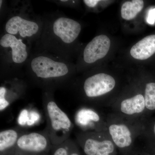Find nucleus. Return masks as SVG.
Wrapping results in <instances>:
<instances>
[{
    "mask_svg": "<svg viewBox=\"0 0 155 155\" xmlns=\"http://www.w3.org/2000/svg\"><path fill=\"white\" fill-rule=\"evenodd\" d=\"M43 107L47 120L46 129L53 145H58L69 138L73 123L57 104L50 93L45 94Z\"/></svg>",
    "mask_w": 155,
    "mask_h": 155,
    "instance_id": "nucleus-1",
    "label": "nucleus"
},
{
    "mask_svg": "<svg viewBox=\"0 0 155 155\" xmlns=\"http://www.w3.org/2000/svg\"><path fill=\"white\" fill-rule=\"evenodd\" d=\"M31 67L34 77L45 86H52L60 83L68 78L69 73L67 64L45 56L34 58Z\"/></svg>",
    "mask_w": 155,
    "mask_h": 155,
    "instance_id": "nucleus-2",
    "label": "nucleus"
},
{
    "mask_svg": "<svg viewBox=\"0 0 155 155\" xmlns=\"http://www.w3.org/2000/svg\"><path fill=\"white\" fill-rule=\"evenodd\" d=\"M52 146L46 128L25 132L18 139L14 155H48Z\"/></svg>",
    "mask_w": 155,
    "mask_h": 155,
    "instance_id": "nucleus-3",
    "label": "nucleus"
},
{
    "mask_svg": "<svg viewBox=\"0 0 155 155\" xmlns=\"http://www.w3.org/2000/svg\"><path fill=\"white\" fill-rule=\"evenodd\" d=\"M99 133L95 131L78 134L77 141L86 155H110L114 152V142L101 139Z\"/></svg>",
    "mask_w": 155,
    "mask_h": 155,
    "instance_id": "nucleus-4",
    "label": "nucleus"
},
{
    "mask_svg": "<svg viewBox=\"0 0 155 155\" xmlns=\"http://www.w3.org/2000/svg\"><path fill=\"white\" fill-rule=\"evenodd\" d=\"M115 85V79L111 75L99 73L87 78L84 83L83 89L87 98L94 99L111 91Z\"/></svg>",
    "mask_w": 155,
    "mask_h": 155,
    "instance_id": "nucleus-5",
    "label": "nucleus"
},
{
    "mask_svg": "<svg viewBox=\"0 0 155 155\" xmlns=\"http://www.w3.org/2000/svg\"><path fill=\"white\" fill-rule=\"evenodd\" d=\"M53 30L55 35L63 42L70 44L77 38L81 31V25L73 19L61 17L55 20Z\"/></svg>",
    "mask_w": 155,
    "mask_h": 155,
    "instance_id": "nucleus-6",
    "label": "nucleus"
},
{
    "mask_svg": "<svg viewBox=\"0 0 155 155\" xmlns=\"http://www.w3.org/2000/svg\"><path fill=\"white\" fill-rule=\"evenodd\" d=\"M110 46V41L105 35L94 38L86 46L84 51V60L87 64H92L104 58Z\"/></svg>",
    "mask_w": 155,
    "mask_h": 155,
    "instance_id": "nucleus-7",
    "label": "nucleus"
},
{
    "mask_svg": "<svg viewBox=\"0 0 155 155\" xmlns=\"http://www.w3.org/2000/svg\"><path fill=\"white\" fill-rule=\"evenodd\" d=\"M39 25L36 22L14 16L8 20L5 30L9 34L19 35L22 38L29 37L36 34L39 30Z\"/></svg>",
    "mask_w": 155,
    "mask_h": 155,
    "instance_id": "nucleus-8",
    "label": "nucleus"
},
{
    "mask_svg": "<svg viewBox=\"0 0 155 155\" xmlns=\"http://www.w3.org/2000/svg\"><path fill=\"white\" fill-rule=\"evenodd\" d=\"M0 45L2 47L11 49L14 63L22 64L26 61L28 57L26 45L22 40L17 38L15 35L5 34L0 40Z\"/></svg>",
    "mask_w": 155,
    "mask_h": 155,
    "instance_id": "nucleus-9",
    "label": "nucleus"
},
{
    "mask_svg": "<svg viewBox=\"0 0 155 155\" xmlns=\"http://www.w3.org/2000/svg\"><path fill=\"white\" fill-rule=\"evenodd\" d=\"M25 132L19 127L2 130L0 132V155H14L18 139Z\"/></svg>",
    "mask_w": 155,
    "mask_h": 155,
    "instance_id": "nucleus-10",
    "label": "nucleus"
},
{
    "mask_svg": "<svg viewBox=\"0 0 155 155\" xmlns=\"http://www.w3.org/2000/svg\"><path fill=\"white\" fill-rule=\"evenodd\" d=\"M155 53V35H149L131 48L130 54L134 59L145 60Z\"/></svg>",
    "mask_w": 155,
    "mask_h": 155,
    "instance_id": "nucleus-11",
    "label": "nucleus"
},
{
    "mask_svg": "<svg viewBox=\"0 0 155 155\" xmlns=\"http://www.w3.org/2000/svg\"><path fill=\"white\" fill-rule=\"evenodd\" d=\"M109 131L113 142L118 147L125 148L132 143L131 131L125 124H112L109 126Z\"/></svg>",
    "mask_w": 155,
    "mask_h": 155,
    "instance_id": "nucleus-12",
    "label": "nucleus"
},
{
    "mask_svg": "<svg viewBox=\"0 0 155 155\" xmlns=\"http://www.w3.org/2000/svg\"><path fill=\"white\" fill-rule=\"evenodd\" d=\"M76 124L84 130L95 129L97 131V124L100 121L99 114L92 109L82 108L75 115Z\"/></svg>",
    "mask_w": 155,
    "mask_h": 155,
    "instance_id": "nucleus-13",
    "label": "nucleus"
},
{
    "mask_svg": "<svg viewBox=\"0 0 155 155\" xmlns=\"http://www.w3.org/2000/svg\"><path fill=\"white\" fill-rule=\"evenodd\" d=\"M145 108L144 97L141 94L123 100L120 105L121 112L129 116L142 113Z\"/></svg>",
    "mask_w": 155,
    "mask_h": 155,
    "instance_id": "nucleus-14",
    "label": "nucleus"
},
{
    "mask_svg": "<svg viewBox=\"0 0 155 155\" xmlns=\"http://www.w3.org/2000/svg\"><path fill=\"white\" fill-rule=\"evenodd\" d=\"M144 6V2L142 0H133L125 2L121 8V16L125 20L133 19L139 13Z\"/></svg>",
    "mask_w": 155,
    "mask_h": 155,
    "instance_id": "nucleus-15",
    "label": "nucleus"
},
{
    "mask_svg": "<svg viewBox=\"0 0 155 155\" xmlns=\"http://www.w3.org/2000/svg\"><path fill=\"white\" fill-rule=\"evenodd\" d=\"M51 155H80L76 145L73 140L68 139L58 145H53Z\"/></svg>",
    "mask_w": 155,
    "mask_h": 155,
    "instance_id": "nucleus-16",
    "label": "nucleus"
},
{
    "mask_svg": "<svg viewBox=\"0 0 155 155\" xmlns=\"http://www.w3.org/2000/svg\"><path fill=\"white\" fill-rule=\"evenodd\" d=\"M145 104L147 109L149 110H155V83L147 84L145 90Z\"/></svg>",
    "mask_w": 155,
    "mask_h": 155,
    "instance_id": "nucleus-17",
    "label": "nucleus"
},
{
    "mask_svg": "<svg viewBox=\"0 0 155 155\" xmlns=\"http://www.w3.org/2000/svg\"><path fill=\"white\" fill-rule=\"evenodd\" d=\"M147 22L150 25H153L155 22V8L150 9L147 14Z\"/></svg>",
    "mask_w": 155,
    "mask_h": 155,
    "instance_id": "nucleus-18",
    "label": "nucleus"
},
{
    "mask_svg": "<svg viewBox=\"0 0 155 155\" xmlns=\"http://www.w3.org/2000/svg\"><path fill=\"white\" fill-rule=\"evenodd\" d=\"M100 1H98V0H85L84 1V2L85 3V5L89 7L93 8L96 6L97 3Z\"/></svg>",
    "mask_w": 155,
    "mask_h": 155,
    "instance_id": "nucleus-19",
    "label": "nucleus"
},
{
    "mask_svg": "<svg viewBox=\"0 0 155 155\" xmlns=\"http://www.w3.org/2000/svg\"><path fill=\"white\" fill-rule=\"evenodd\" d=\"M153 131L154 135L155 137V122L153 126Z\"/></svg>",
    "mask_w": 155,
    "mask_h": 155,
    "instance_id": "nucleus-20",
    "label": "nucleus"
},
{
    "mask_svg": "<svg viewBox=\"0 0 155 155\" xmlns=\"http://www.w3.org/2000/svg\"></svg>",
    "mask_w": 155,
    "mask_h": 155,
    "instance_id": "nucleus-21",
    "label": "nucleus"
}]
</instances>
